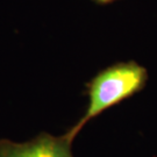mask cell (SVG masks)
Instances as JSON below:
<instances>
[{"mask_svg": "<svg viewBox=\"0 0 157 157\" xmlns=\"http://www.w3.org/2000/svg\"><path fill=\"white\" fill-rule=\"evenodd\" d=\"M149 78L147 69L135 61L118 62L98 72L86 84L89 104L79 121L65 136L73 142L92 119L144 89Z\"/></svg>", "mask_w": 157, "mask_h": 157, "instance_id": "1", "label": "cell"}, {"mask_svg": "<svg viewBox=\"0 0 157 157\" xmlns=\"http://www.w3.org/2000/svg\"><path fill=\"white\" fill-rule=\"evenodd\" d=\"M71 144L65 134L54 136L41 133L33 140L21 143L1 139L0 157H73Z\"/></svg>", "mask_w": 157, "mask_h": 157, "instance_id": "2", "label": "cell"}, {"mask_svg": "<svg viewBox=\"0 0 157 157\" xmlns=\"http://www.w3.org/2000/svg\"><path fill=\"white\" fill-rule=\"evenodd\" d=\"M94 4L97 5H109L114 1H118V0H92Z\"/></svg>", "mask_w": 157, "mask_h": 157, "instance_id": "3", "label": "cell"}]
</instances>
